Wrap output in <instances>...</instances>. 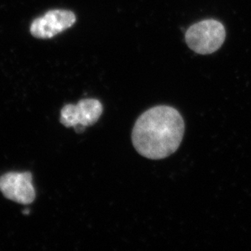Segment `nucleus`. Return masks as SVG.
<instances>
[{
  "label": "nucleus",
  "mask_w": 251,
  "mask_h": 251,
  "mask_svg": "<svg viewBox=\"0 0 251 251\" xmlns=\"http://www.w3.org/2000/svg\"><path fill=\"white\" fill-rule=\"evenodd\" d=\"M185 122L177 110L157 106L147 110L136 121L132 133L133 147L150 159H165L180 147Z\"/></svg>",
  "instance_id": "f257e3e1"
},
{
  "label": "nucleus",
  "mask_w": 251,
  "mask_h": 251,
  "mask_svg": "<svg viewBox=\"0 0 251 251\" xmlns=\"http://www.w3.org/2000/svg\"><path fill=\"white\" fill-rule=\"evenodd\" d=\"M226 31L223 24L216 20H204L193 25L185 33L188 47L195 52L209 55L223 45Z\"/></svg>",
  "instance_id": "f03ea898"
},
{
  "label": "nucleus",
  "mask_w": 251,
  "mask_h": 251,
  "mask_svg": "<svg viewBox=\"0 0 251 251\" xmlns=\"http://www.w3.org/2000/svg\"><path fill=\"white\" fill-rule=\"evenodd\" d=\"M103 107L95 99H85L76 105L66 104L60 112V123L66 128L74 127L76 133H81L88 126L97 123Z\"/></svg>",
  "instance_id": "7ed1b4c3"
},
{
  "label": "nucleus",
  "mask_w": 251,
  "mask_h": 251,
  "mask_svg": "<svg viewBox=\"0 0 251 251\" xmlns=\"http://www.w3.org/2000/svg\"><path fill=\"white\" fill-rule=\"evenodd\" d=\"M76 16L69 10H52L34 20L30 26V33L38 38H53L73 26Z\"/></svg>",
  "instance_id": "20e7f679"
},
{
  "label": "nucleus",
  "mask_w": 251,
  "mask_h": 251,
  "mask_svg": "<svg viewBox=\"0 0 251 251\" xmlns=\"http://www.w3.org/2000/svg\"><path fill=\"white\" fill-rule=\"evenodd\" d=\"M0 191L5 198L23 205L33 202L36 192L30 173H8L0 177Z\"/></svg>",
  "instance_id": "39448f33"
}]
</instances>
